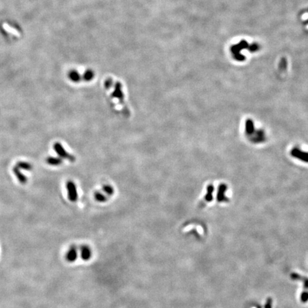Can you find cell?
<instances>
[{"label":"cell","instance_id":"7a4b0ae2","mask_svg":"<svg viewBox=\"0 0 308 308\" xmlns=\"http://www.w3.org/2000/svg\"><path fill=\"white\" fill-rule=\"evenodd\" d=\"M78 252H79L80 257L83 260L87 261L92 258L93 254L92 250L89 246H86V245L81 246L78 248Z\"/></svg>","mask_w":308,"mask_h":308},{"label":"cell","instance_id":"ac0fdd59","mask_svg":"<svg viewBox=\"0 0 308 308\" xmlns=\"http://www.w3.org/2000/svg\"><path fill=\"white\" fill-rule=\"evenodd\" d=\"M272 298H270V297H268V298L267 299V300H266V302L265 304V308H272Z\"/></svg>","mask_w":308,"mask_h":308},{"label":"cell","instance_id":"ba28073f","mask_svg":"<svg viewBox=\"0 0 308 308\" xmlns=\"http://www.w3.org/2000/svg\"><path fill=\"white\" fill-rule=\"evenodd\" d=\"M254 123L251 119H247L246 121V132L248 136H252L255 132Z\"/></svg>","mask_w":308,"mask_h":308},{"label":"cell","instance_id":"9c48e42d","mask_svg":"<svg viewBox=\"0 0 308 308\" xmlns=\"http://www.w3.org/2000/svg\"><path fill=\"white\" fill-rule=\"evenodd\" d=\"M13 171H14V173L15 174V176H17V179L19 180V182H20L22 184H25V183H27V178H26V176H24V174H22V173L20 172L19 169H18L17 166H15V167L14 168Z\"/></svg>","mask_w":308,"mask_h":308},{"label":"cell","instance_id":"7c38bea8","mask_svg":"<svg viewBox=\"0 0 308 308\" xmlns=\"http://www.w3.org/2000/svg\"><path fill=\"white\" fill-rule=\"evenodd\" d=\"M47 163L52 166H58L62 163V160L60 158H53V157H49L46 159Z\"/></svg>","mask_w":308,"mask_h":308},{"label":"cell","instance_id":"30bf717a","mask_svg":"<svg viewBox=\"0 0 308 308\" xmlns=\"http://www.w3.org/2000/svg\"><path fill=\"white\" fill-rule=\"evenodd\" d=\"M213 190H214V187H213V185H208L207 188V194H206V196H205V200L207 201V202H210V201H211L212 199H213Z\"/></svg>","mask_w":308,"mask_h":308},{"label":"cell","instance_id":"52a82bcc","mask_svg":"<svg viewBox=\"0 0 308 308\" xmlns=\"http://www.w3.org/2000/svg\"><path fill=\"white\" fill-rule=\"evenodd\" d=\"M252 136H253V137L252 138V139H251L252 141L255 143L263 142V141L265 140V133H264V131L262 130L255 131L254 134L252 135Z\"/></svg>","mask_w":308,"mask_h":308},{"label":"cell","instance_id":"d6986e66","mask_svg":"<svg viewBox=\"0 0 308 308\" xmlns=\"http://www.w3.org/2000/svg\"><path fill=\"white\" fill-rule=\"evenodd\" d=\"M302 281L303 282V285L304 289H308V277H302Z\"/></svg>","mask_w":308,"mask_h":308},{"label":"cell","instance_id":"9a60e30c","mask_svg":"<svg viewBox=\"0 0 308 308\" xmlns=\"http://www.w3.org/2000/svg\"><path fill=\"white\" fill-rule=\"evenodd\" d=\"M290 277L292 278V280H301L302 281V276H301L300 274L297 273V272H293V273L290 274Z\"/></svg>","mask_w":308,"mask_h":308},{"label":"cell","instance_id":"2e32d148","mask_svg":"<svg viewBox=\"0 0 308 308\" xmlns=\"http://www.w3.org/2000/svg\"><path fill=\"white\" fill-rule=\"evenodd\" d=\"M95 197H96V200L99 201V202H104V201L106 200V198L105 197L103 194L99 193V192L95 194Z\"/></svg>","mask_w":308,"mask_h":308},{"label":"cell","instance_id":"8992f818","mask_svg":"<svg viewBox=\"0 0 308 308\" xmlns=\"http://www.w3.org/2000/svg\"><path fill=\"white\" fill-rule=\"evenodd\" d=\"M226 190L227 186L225 184H221L219 186L218 194H217V200L218 202H227V201H228L225 195V192L226 191Z\"/></svg>","mask_w":308,"mask_h":308},{"label":"cell","instance_id":"8fae6325","mask_svg":"<svg viewBox=\"0 0 308 308\" xmlns=\"http://www.w3.org/2000/svg\"><path fill=\"white\" fill-rule=\"evenodd\" d=\"M17 166L18 169L27 170V171H30V170L32 169V166H31L30 163H27V162L20 161V162L17 163V166Z\"/></svg>","mask_w":308,"mask_h":308},{"label":"cell","instance_id":"277c9868","mask_svg":"<svg viewBox=\"0 0 308 308\" xmlns=\"http://www.w3.org/2000/svg\"><path fill=\"white\" fill-rule=\"evenodd\" d=\"M54 148L55 151L57 152L61 157H62V158L68 159V160L71 161H75V158H73L72 155H69V153H66V150H64V148H63V146L59 143H56L55 144H54Z\"/></svg>","mask_w":308,"mask_h":308},{"label":"cell","instance_id":"3957f363","mask_svg":"<svg viewBox=\"0 0 308 308\" xmlns=\"http://www.w3.org/2000/svg\"><path fill=\"white\" fill-rule=\"evenodd\" d=\"M78 248L76 246H71L66 253V260L69 262L76 261L78 258Z\"/></svg>","mask_w":308,"mask_h":308},{"label":"cell","instance_id":"e0dca14e","mask_svg":"<svg viewBox=\"0 0 308 308\" xmlns=\"http://www.w3.org/2000/svg\"><path fill=\"white\" fill-rule=\"evenodd\" d=\"M104 190L108 195H112L113 193V189L110 185H105L104 187Z\"/></svg>","mask_w":308,"mask_h":308},{"label":"cell","instance_id":"5bb4252c","mask_svg":"<svg viewBox=\"0 0 308 308\" xmlns=\"http://www.w3.org/2000/svg\"><path fill=\"white\" fill-rule=\"evenodd\" d=\"M300 300L302 303H306L308 301V292L304 291L300 295Z\"/></svg>","mask_w":308,"mask_h":308},{"label":"cell","instance_id":"4fadbf2b","mask_svg":"<svg viewBox=\"0 0 308 308\" xmlns=\"http://www.w3.org/2000/svg\"><path fill=\"white\" fill-rule=\"evenodd\" d=\"M3 27H4L5 30L7 31L8 32L12 33V34H15V35H16V36H19V32H18V31L15 30V29H14L13 28H12L11 27H9V26L8 24H3Z\"/></svg>","mask_w":308,"mask_h":308},{"label":"cell","instance_id":"5b68a950","mask_svg":"<svg viewBox=\"0 0 308 308\" xmlns=\"http://www.w3.org/2000/svg\"><path fill=\"white\" fill-rule=\"evenodd\" d=\"M66 188L68 190V197L71 201H76L77 199V191L76 185L72 181L67 182Z\"/></svg>","mask_w":308,"mask_h":308},{"label":"cell","instance_id":"6da1fadb","mask_svg":"<svg viewBox=\"0 0 308 308\" xmlns=\"http://www.w3.org/2000/svg\"><path fill=\"white\" fill-rule=\"evenodd\" d=\"M290 154L294 158L299 159L304 163H308V152L301 150L298 148H294L290 152Z\"/></svg>","mask_w":308,"mask_h":308}]
</instances>
